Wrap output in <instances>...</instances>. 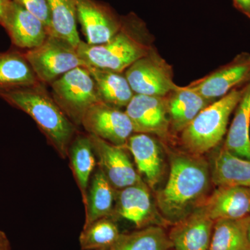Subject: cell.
I'll return each instance as SVG.
<instances>
[{"label":"cell","instance_id":"1","mask_svg":"<svg viewBox=\"0 0 250 250\" xmlns=\"http://www.w3.org/2000/svg\"><path fill=\"white\" fill-rule=\"evenodd\" d=\"M213 185L210 163L203 156L172 152L168 177L156 192V207L171 226L201 208Z\"/></svg>","mask_w":250,"mask_h":250},{"label":"cell","instance_id":"2","mask_svg":"<svg viewBox=\"0 0 250 250\" xmlns=\"http://www.w3.org/2000/svg\"><path fill=\"white\" fill-rule=\"evenodd\" d=\"M0 98L29 115L59 156L67 157L69 147L77 134V126L59 107L45 84L39 82L29 86L1 90Z\"/></svg>","mask_w":250,"mask_h":250},{"label":"cell","instance_id":"3","mask_svg":"<svg viewBox=\"0 0 250 250\" xmlns=\"http://www.w3.org/2000/svg\"><path fill=\"white\" fill-rule=\"evenodd\" d=\"M144 22L134 13L122 16L121 29L101 45L81 41L77 52L86 65L123 72L152 49Z\"/></svg>","mask_w":250,"mask_h":250},{"label":"cell","instance_id":"4","mask_svg":"<svg viewBox=\"0 0 250 250\" xmlns=\"http://www.w3.org/2000/svg\"><path fill=\"white\" fill-rule=\"evenodd\" d=\"M248 83L210 103L179 134L186 152L203 156L221 143L228 132L230 116L246 93Z\"/></svg>","mask_w":250,"mask_h":250},{"label":"cell","instance_id":"5","mask_svg":"<svg viewBox=\"0 0 250 250\" xmlns=\"http://www.w3.org/2000/svg\"><path fill=\"white\" fill-rule=\"evenodd\" d=\"M52 98L70 121L82 125L85 113L101 102L95 81L85 66L77 67L50 84Z\"/></svg>","mask_w":250,"mask_h":250},{"label":"cell","instance_id":"6","mask_svg":"<svg viewBox=\"0 0 250 250\" xmlns=\"http://www.w3.org/2000/svg\"><path fill=\"white\" fill-rule=\"evenodd\" d=\"M24 55L38 80L44 84L50 85L72 69L85 66L76 47L51 34L41 45L25 50Z\"/></svg>","mask_w":250,"mask_h":250},{"label":"cell","instance_id":"7","mask_svg":"<svg viewBox=\"0 0 250 250\" xmlns=\"http://www.w3.org/2000/svg\"><path fill=\"white\" fill-rule=\"evenodd\" d=\"M125 75L133 92L139 95L166 97L179 87L174 82L172 66L153 47L130 65Z\"/></svg>","mask_w":250,"mask_h":250},{"label":"cell","instance_id":"8","mask_svg":"<svg viewBox=\"0 0 250 250\" xmlns=\"http://www.w3.org/2000/svg\"><path fill=\"white\" fill-rule=\"evenodd\" d=\"M114 215L131 222L137 229L152 226L170 227L158 209L150 188L144 181L116 190Z\"/></svg>","mask_w":250,"mask_h":250},{"label":"cell","instance_id":"9","mask_svg":"<svg viewBox=\"0 0 250 250\" xmlns=\"http://www.w3.org/2000/svg\"><path fill=\"white\" fill-rule=\"evenodd\" d=\"M82 126L88 134L119 147H126L129 138L134 134L126 112L103 102L95 104L86 111Z\"/></svg>","mask_w":250,"mask_h":250},{"label":"cell","instance_id":"10","mask_svg":"<svg viewBox=\"0 0 250 250\" xmlns=\"http://www.w3.org/2000/svg\"><path fill=\"white\" fill-rule=\"evenodd\" d=\"M134 133L155 136L163 142L172 139L166 97L135 94L125 108Z\"/></svg>","mask_w":250,"mask_h":250},{"label":"cell","instance_id":"11","mask_svg":"<svg viewBox=\"0 0 250 250\" xmlns=\"http://www.w3.org/2000/svg\"><path fill=\"white\" fill-rule=\"evenodd\" d=\"M77 22L80 23L85 42L101 45L113 37L122 25L118 16L109 5L97 0H75Z\"/></svg>","mask_w":250,"mask_h":250},{"label":"cell","instance_id":"12","mask_svg":"<svg viewBox=\"0 0 250 250\" xmlns=\"http://www.w3.org/2000/svg\"><path fill=\"white\" fill-rule=\"evenodd\" d=\"M88 136L93 145L98 168L116 190L143 181L135 169L126 147L114 146L93 135Z\"/></svg>","mask_w":250,"mask_h":250},{"label":"cell","instance_id":"13","mask_svg":"<svg viewBox=\"0 0 250 250\" xmlns=\"http://www.w3.org/2000/svg\"><path fill=\"white\" fill-rule=\"evenodd\" d=\"M250 82V54L242 53L209 75L187 85L211 101Z\"/></svg>","mask_w":250,"mask_h":250},{"label":"cell","instance_id":"14","mask_svg":"<svg viewBox=\"0 0 250 250\" xmlns=\"http://www.w3.org/2000/svg\"><path fill=\"white\" fill-rule=\"evenodd\" d=\"M16 47L25 50L41 45L49 35L40 20L12 0L0 21Z\"/></svg>","mask_w":250,"mask_h":250},{"label":"cell","instance_id":"15","mask_svg":"<svg viewBox=\"0 0 250 250\" xmlns=\"http://www.w3.org/2000/svg\"><path fill=\"white\" fill-rule=\"evenodd\" d=\"M201 208L214 222L246 218L250 215V187H217Z\"/></svg>","mask_w":250,"mask_h":250},{"label":"cell","instance_id":"16","mask_svg":"<svg viewBox=\"0 0 250 250\" xmlns=\"http://www.w3.org/2000/svg\"><path fill=\"white\" fill-rule=\"evenodd\" d=\"M126 149L131 152L141 177L146 180L149 188H155L164 173V160L160 143L152 135H131L126 144Z\"/></svg>","mask_w":250,"mask_h":250},{"label":"cell","instance_id":"17","mask_svg":"<svg viewBox=\"0 0 250 250\" xmlns=\"http://www.w3.org/2000/svg\"><path fill=\"white\" fill-rule=\"evenodd\" d=\"M215 222L201 208L171 225L169 239L173 250H208Z\"/></svg>","mask_w":250,"mask_h":250},{"label":"cell","instance_id":"18","mask_svg":"<svg viewBox=\"0 0 250 250\" xmlns=\"http://www.w3.org/2000/svg\"><path fill=\"white\" fill-rule=\"evenodd\" d=\"M213 102L188 86H179L171 92L166 96V105L172 134H180L200 111Z\"/></svg>","mask_w":250,"mask_h":250},{"label":"cell","instance_id":"19","mask_svg":"<svg viewBox=\"0 0 250 250\" xmlns=\"http://www.w3.org/2000/svg\"><path fill=\"white\" fill-rule=\"evenodd\" d=\"M212 181L215 187H250V160L220 147L210 163Z\"/></svg>","mask_w":250,"mask_h":250},{"label":"cell","instance_id":"20","mask_svg":"<svg viewBox=\"0 0 250 250\" xmlns=\"http://www.w3.org/2000/svg\"><path fill=\"white\" fill-rule=\"evenodd\" d=\"M116 196V189L98 167L92 175L87 192L83 227L99 219L114 216Z\"/></svg>","mask_w":250,"mask_h":250},{"label":"cell","instance_id":"21","mask_svg":"<svg viewBox=\"0 0 250 250\" xmlns=\"http://www.w3.org/2000/svg\"><path fill=\"white\" fill-rule=\"evenodd\" d=\"M85 67L93 77L101 102L121 109L126 108L135 94L125 73L90 65Z\"/></svg>","mask_w":250,"mask_h":250},{"label":"cell","instance_id":"22","mask_svg":"<svg viewBox=\"0 0 250 250\" xmlns=\"http://www.w3.org/2000/svg\"><path fill=\"white\" fill-rule=\"evenodd\" d=\"M250 82L235 110L234 118L222 147L229 152L250 160Z\"/></svg>","mask_w":250,"mask_h":250},{"label":"cell","instance_id":"23","mask_svg":"<svg viewBox=\"0 0 250 250\" xmlns=\"http://www.w3.org/2000/svg\"><path fill=\"white\" fill-rule=\"evenodd\" d=\"M39 82L24 52L18 49L0 52V91L29 86Z\"/></svg>","mask_w":250,"mask_h":250},{"label":"cell","instance_id":"24","mask_svg":"<svg viewBox=\"0 0 250 250\" xmlns=\"http://www.w3.org/2000/svg\"><path fill=\"white\" fill-rule=\"evenodd\" d=\"M67 157L70 159L72 172L85 205L90 180L97 165L96 156L88 134H76L69 147Z\"/></svg>","mask_w":250,"mask_h":250},{"label":"cell","instance_id":"25","mask_svg":"<svg viewBox=\"0 0 250 250\" xmlns=\"http://www.w3.org/2000/svg\"><path fill=\"white\" fill-rule=\"evenodd\" d=\"M249 216L215 221L208 250H250L248 237Z\"/></svg>","mask_w":250,"mask_h":250},{"label":"cell","instance_id":"26","mask_svg":"<svg viewBox=\"0 0 250 250\" xmlns=\"http://www.w3.org/2000/svg\"><path fill=\"white\" fill-rule=\"evenodd\" d=\"M51 13L49 34L62 38L77 47L81 42L77 31L75 0H47Z\"/></svg>","mask_w":250,"mask_h":250},{"label":"cell","instance_id":"27","mask_svg":"<svg viewBox=\"0 0 250 250\" xmlns=\"http://www.w3.org/2000/svg\"><path fill=\"white\" fill-rule=\"evenodd\" d=\"M166 228L152 226L123 233L114 250H172Z\"/></svg>","mask_w":250,"mask_h":250},{"label":"cell","instance_id":"28","mask_svg":"<svg viewBox=\"0 0 250 250\" xmlns=\"http://www.w3.org/2000/svg\"><path fill=\"white\" fill-rule=\"evenodd\" d=\"M122 234L111 217L99 219L83 227L80 236L81 249L97 250L114 248Z\"/></svg>","mask_w":250,"mask_h":250},{"label":"cell","instance_id":"29","mask_svg":"<svg viewBox=\"0 0 250 250\" xmlns=\"http://www.w3.org/2000/svg\"><path fill=\"white\" fill-rule=\"evenodd\" d=\"M22 5L24 9L34 15L38 19L45 24L48 32L50 31L51 13L47 0H15Z\"/></svg>","mask_w":250,"mask_h":250},{"label":"cell","instance_id":"30","mask_svg":"<svg viewBox=\"0 0 250 250\" xmlns=\"http://www.w3.org/2000/svg\"><path fill=\"white\" fill-rule=\"evenodd\" d=\"M232 1L234 7L250 19V0H232Z\"/></svg>","mask_w":250,"mask_h":250},{"label":"cell","instance_id":"31","mask_svg":"<svg viewBox=\"0 0 250 250\" xmlns=\"http://www.w3.org/2000/svg\"><path fill=\"white\" fill-rule=\"evenodd\" d=\"M0 250H11L9 238L1 230H0Z\"/></svg>","mask_w":250,"mask_h":250},{"label":"cell","instance_id":"32","mask_svg":"<svg viewBox=\"0 0 250 250\" xmlns=\"http://www.w3.org/2000/svg\"><path fill=\"white\" fill-rule=\"evenodd\" d=\"M11 1L12 0H0V21Z\"/></svg>","mask_w":250,"mask_h":250},{"label":"cell","instance_id":"33","mask_svg":"<svg viewBox=\"0 0 250 250\" xmlns=\"http://www.w3.org/2000/svg\"><path fill=\"white\" fill-rule=\"evenodd\" d=\"M248 241H249V243H250V215L249 216V220H248Z\"/></svg>","mask_w":250,"mask_h":250},{"label":"cell","instance_id":"34","mask_svg":"<svg viewBox=\"0 0 250 250\" xmlns=\"http://www.w3.org/2000/svg\"><path fill=\"white\" fill-rule=\"evenodd\" d=\"M97 250H114V248H105V249H100Z\"/></svg>","mask_w":250,"mask_h":250},{"label":"cell","instance_id":"35","mask_svg":"<svg viewBox=\"0 0 250 250\" xmlns=\"http://www.w3.org/2000/svg\"></svg>","mask_w":250,"mask_h":250}]
</instances>
